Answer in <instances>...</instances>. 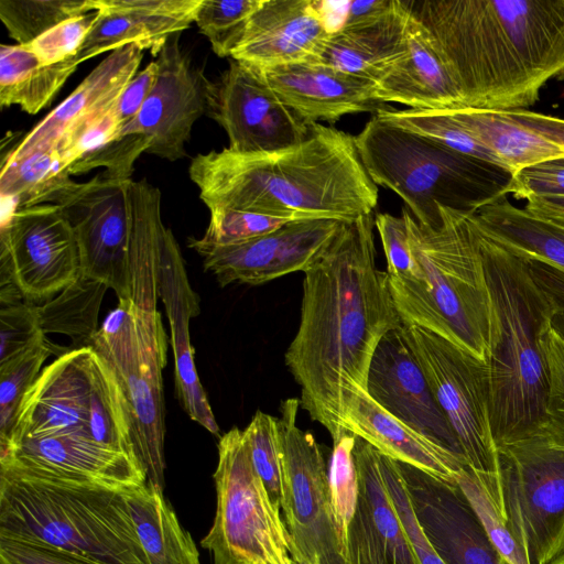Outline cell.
Segmentation results:
<instances>
[{
	"mask_svg": "<svg viewBox=\"0 0 564 564\" xmlns=\"http://www.w3.org/2000/svg\"><path fill=\"white\" fill-rule=\"evenodd\" d=\"M373 214L340 225L304 271L301 318L285 365L301 388V406L333 441L347 433L350 400L367 390L381 338L403 326L378 269Z\"/></svg>",
	"mask_w": 564,
	"mask_h": 564,
	"instance_id": "6da1fadb",
	"label": "cell"
},
{
	"mask_svg": "<svg viewBox=\"0 0 564 564\" xmlns=\"http://www.w3.org/2000/svg\"><path fill=\"white\" fill-rule=\"evenodd\" d=\"M429 33L462 108L528 110L564 77V0H402Z\"/></svg>",
	"mask_w": 564,
	"mask_h": 564,
	"instance_id": "7a4b0ae2",
	"label": "cell"
},
{
	"mask_svg": "<svg viewBox=\"0 0 564 564\" xmlns=\"http://www.w3.org/2000/svg\"><path fill=\"white\" fill-rule=\"evenodd\" d=\"M188 172L209 212L348 221L372 214L378 204V186L355 137L319 123L310 126L302 142L278 151L198 154Z\"/></svg>",
	"mask_w": 564,
	"mask_h": 564,
	"instance_id": "3957f363",
	"label": "cell"
},
{
	"mask_svg": "<svg viewBox=\"0 0 564 564\" xmlns=\"http://www.w3.org/2000/svg\"><path fill=\"white\" fill-rule=\"evenodd\" d=\"M474 218L490 306L486 366L498 449L541 432L549 378L540 338L551 305L529 261L494 238L475 213Z\"/></svg>",
	"mask_w": 564,
	"mask_h": 564,
	"instance_id": "277c9868",
	"label": "cell"
},
{
	"mask_svg": "<svg viewBox=\"0 0 564 564\" xmlns=\"http://www.w3.org/2000/svg\"><path fill=\"white\" fill-rule=\"evenodd\" d=\"M441 223H419L402 208L413 259L410 274L388 278L404 326L427 329L486 362L489 296L474 213L438 206Z\"/></svg>",
	"mask_w": 564,
	"mask_h": 564,
	"instance_id": "5b68a950",
	"label": "cell"
},
{
	"mask_svg": "<svg viewBox=\"0 0 564 564\" xmlns=\"http://www.w3.org/2000/svg\"><path fill=\"white\" fill-rule=\"evenodd\" d=\"M0 536L47 544L101 564H150L124 489L3 466Z\"/></svg>",
	"mask_w": 564,
	"mask_h": 564,
	"instance_id": "8992f818",
	"label": "cell"
},
{
	"mask_svg": "<svg viewBox=\"0 0 564 564\" xmlns=\"http://www.w3.org/2000/svg\"><path fill=\"white\" fill-rule=\"evenodd\" d=\"M369 177L394 192L421 224L441 223L438 206L475 213L508 195L505 169L458 153L373 116L355 137Z\"/></svg>",
	"mask_w": 564,
	"mask_h": 564,
	"instance_id": "52a82bcc",
	"label": "cell"
},
{
	"mask_svg": "<svg viewBox=\"0 0 564 564\" xmlns=\"http://www.w3.org/2000/svg\"><path fill=\"white\" fill-rule=\"evenodd\" d=\"M61 434L82 435L138 459L123 389L91 347L69 349L40 372L0 448Z\"/></svg>",
	"mask_w": 564,
	"mask_h": 564,
	"instance_id": "ba28073f",
	"label": "cell"
},
{
	"mask_svg": "<svg viewBox=\"0 0 564 564\" xmlns=\"http://www.w3.org/2000/svg\"><path fill=\"white\" fill-rule=\"evenodd\" d=\"M112 368L126 394L137 458L149 484L164 489L165 405L162 370L167 336L158 308L120 300L90 346Z\"/></svg>",
	"mask_w": 564,
	"mask_h": 564,
	"instance_id": "9c48e42d",
	"label": "cell"
},
{
	"mask_svg": "<svg viewBox=\"0 0 564 564\" xmlns=\"http://www.w3.org/2000/svg\"><path fill=\"white\" fill-rule=\"evenodd\" d=\"M214 523L200 541L213 564H294L284 520L251 458L245 431L232 427L218 443Z\"/></svg>",
	"mask_w": 564,
	"mask_h": 564,
	"instance_id": "30bf717a",
	"label": "cell"
},
{
	"mask_svg": "<svg viewBox=\"0 0 564 564\" xmlns=\"http://www.w3.org/2000/svg\"><path fill=\"white\" fill-rule=\"evenodd\" d=\"M501 503L530 564L557 557L564 534V452L531 438L498 448Z\"/></svg>",
	"mask_w": 564,
	"mask_h": 564,
	"instance_id": "8fae6325",
	"label": "cell"
},
{
	"mask_svg": "<svg viewBox=\"0 0 564 564\" xmlns=\"http://www.w3.org/2000/svg\"><path fill=\"white\" fill-rule=\"evenodd\" d=\"M300 399L281 402L283 517L294 564H345L330 509L328 475L314 435L296 424Z\"/></svg>",
	"mask_w": 564,
	"mask_h": 564,
	"instance_id": "7c38bea8",
	"label": "cell"
},
{
	"mask_svg": "<svg viewBox=\"0 0 564 564\" xmlns=\"http://www.w3.org/2000/svg\"><path fill=\"white\" fill-rule=\"evenodd\" d=\"M403 333L456 435L467 466L481 473H498L486 362L422 327L403 325Z\"/></svg>",
	"mask_w": 564,
	"mask_h": 564,
	"instance_id": "4fadbf2b",
	"label": "cell"
},
{
	"mask_svg": "<svg viewBox=\"0 0 564 564\" xmlns=\"http://www.w3.org/2000/svg\"><path fill=\"white\" fill-rule=\"evenodd\" d=\"M82 273L75 232L54 204L12 209L0 236V289L29 302L48 301Z\"/></svg>",
	"mask_w": 564,
	"mask_h": 564,
	"instance_id": "5bb4252c",
	"label": "cell"
},
{
	"mask_svg": "<svg viewBox=\"0 0 564 564\" xmlns=\"http://www.w3.org/2000/svg\"><path fill=\"white\" fill-rule=\"evenodd\" d=\"M129 180L105 171L84 183L74 181L54 204L61 207L75 232L80 274L104 282L115 291L118 301L131 299Z\"/></svg>",
	"mask_w": 564,
	"mask_h": 564,
	"instance_id": "9a60e30c",
	"label": "cell"
},
{
	"mask_svg": "<svg viewBox=\"0 0 564 564\" xmlns=\"http://www.w3.org/2000/svg\"><path fill=\"white\" fill-rule=\"evenodd\" d=\"M180 35L172 34L154 56L155 84L138 116L113 138L138 134L145 142V153L169 161L187 154L194 123L207 113L212 85L182 50Z\"/></svg>",
	"mask_w": 564,
	"mask_h": 564,
	"instance_id": "2e32d148",
	"label": "cell"
},
{
	"mask_svg": "<svg viewBox=\"0 0 564 564\" xmlns=\"http://www.w3.org/2000/svg\"><path fill=\"white\" fill-rule=\"evenodd\" d=\"M207 115L227 133L228 149L239 153L278 151L310 132L257 69L235 59L212 82Z\"/></svg>",
	"mask_w": 564,
	"mask_h": 564,
	"instance_id": "e0dca14e",
	"label": "cell"
},
{
	"mask_svg": "<svg viewBox=\"0 0 564 564\" xmlns=\"http://www.w3.org/2000/svg\"><path fill=\"white\" fill-rule=\"evenodd\" d=\"M335 219L290 221L260 237L232 245H204L189 238L188 247L203 258L220 286L259 285L289 273L304 272L336 234Z\"/></svg>",
	"mask_w": 564,
	"mask_h": 564,
	"instance_id": "ac0fdd59",
	"label": "cell"
},
{
	"mask_svg": "<svg viewBox=\"0 0 564 564\" xmlns=\"http://www.w3.org/2000/svg\"><path fill=\"white\" fill-rule=\"evenodd\" d=\"M366 392L397 420L466 463L430 381L405 339L403 326L388 332L378 344L368 369Z\"/></svg>",
	"mask_w": 564,
	"mask_h": 564,
	"instance_id": "d6986e66",
	"label": "cell"
},
{
	"mask_svg": "<svg viewBox=\"0 0 564 564\" xmlns=\"http://www.w3.org/2000/svg\"><path fill=\"white\" fill-rule=\"evenodd\" d=\"M398 465L416 520L445 564H506L457 482Z\"/></svg>",
	"mask_w": 564,
	"mask_h": 564,
	"instance_id": "ffe728a7",
	"label": "cell"
},
{
	"mask_svg": "<svg viewBox=\"0 0 564 564\" xmlns=\"http://www.w3.org/2000/svg\"><path fill=\"white\" fill-rule=\"evenodd\" d=\"M0 466L116 489L148 481L138 459L77 434L24 440L0 448Z\"/></svg>",
	"mask_w": 564,
	"mask_h": 564,
	"instance_id": "44dd1931",
	"label": "cell"
},
{
	"mask_svg": "<svg viewBox=\"0 0 564 564\" xmlns=\"http://www.w3.org/2000/svg\"><path fill=\"white\" fill-rule=\"evenodd\" d=\"M352 456L359 495L345 564H420L384 485L380 452L355 435Z\"/></svg>",
	"mask_w": 564,
	"mask_h": 564,
	"instance_id": "7402d4cb",
	"label": "cell"
},
{
	"mask_svg": "<svg viewBox=\"0 0 564 564\" xmlns=\"http://www.w3.org/2000/svg\"><path fill=\"white\" fill-rule=\"evenodd\" d=\"M142 57L143 50L137 45L109 53L6 158L17 159L37 150H56L66 139L106 115L137 74Z\"/></svg>",
	"mask_w": 564,
	"mask_h": 564,
	"instance_id": "603a6c76",
	"label": "cell"
},
{
	"mask_svg": "<svg viewBox=\"0 0 564 564\" xmlns=\"http://www.w3.org/2000/svg\"><path fill=\"white\" fill-rule=\"evenodd\" d=\"M257 69V68H254ZM275 95L307 126L334 123L346 115L387 108L376 84L344 72L308 63L257 69Z\"/></svg>",
	"mask_w": 564,
	"mask_h": 564,
	"instance_id": "cb8c5ba5",
	"label": "cell"
},
{
	"mask_svg": "<svg viewBox=\"0 0 564 564\" xmlns=\"http://www.w3.org/2000/svg\"><path fill=\"white\" fill-rule=\"evenodd\" d=\"M327 34L316 0H263L230 57L257 69L305 63Z\"/></svg>",
	"mask_w": 564,
	"mask_h": 564,
	"instance_id": "d4e9b609",
	"label": "cell"
},
{
	"mask_svg": "<svg viewBox=\"0 0 564 564\" xmlns=\"http://www.w3.org/2000/svg\"><path fill=\"white\" fill-rule=\"evenodd\" d=\"M159 286L171 329L177 399L192 420L218 435L219 426L197 376L189 340V319L199 313L198 297L189 284L184 259L171 229L164 241Z\"/></svg>",
	"mask_w": 564,
	"mask_h": 564,
	"instance_id": "484cf974",
	"label": "cell"
},
{
	"mask_svg": "<svg viewBox=\"0 0 564 564\" xmlns=\"http://www.w3.org/2000/svg\"><path fill=\"white\" fill-rule=\"evenodd\" d=\"M409 21L403 1L394 0L382 14L328 33L305 63L377 83L406 55Z\"/></svg>",
	"mask_w": 564,
	"mask_h": 564,
	"instance_id": "4316f807",
	"label": "cell"
},
{
	"mask_svg": "<svg viewBox=\"0 0 564 564\" xmlns=\"http://www.w3.org/2000/svg\"><path fill=\"white\" fill-rule=\"evenodd\" d=\"M344 425L347 432L364 438L383 455L451 482H456L458 473L467 466L452 452L389 414L367 392H359L350 400Z\"/></svg>",
	"mask_w": 564,
	"mask_h": 564,
	"instance_id": "83f0119b",
	"label": "cell"
},
{
	"mask_svg": "<svg viewBox=\"0 0 564 564\" xmlns=\"http://www.w3.org/2000/svg\"><path fill=\"white\" fill-rule=\"evenodd\" d=\"M375 84L376 96L383 104L399 102L410 109L432 111L462 108L458 91L431 36L411 15L406 55Z\"/></svg>",
	"mask_w": 564,
	"mask_h": 564,
	"instance_id": "f1b7e54d",
	"label": "cell"
},
{
	"mask_svg": "<svg viewBox=\"0 0 564 564\" xmlns=\"http://www.w3.org/2000/svg\"><path fill=\"white\" fill-rule=\"evenodd\" d=\"M129 263L131 301L156 308L160 297V270L167 228L162 219L161 192L147 180H129Z\"/></svg>",
	"mask_w": 564,
	"mask_h": 564,
	"instance_id": "f546056e",
	"label": "cell"
},
{
	"mask_svg": "<svg viewBox=\"0 0 564 564\" xmlns=\"http://www.w3.org/2000/svg\"><path fill=\"white\" fill-rule=\"evenodd\" d=\"M444 112L477 138L512 177L532 165L564 158V145L517 123L501 111L459 108Z\"/></svg>",
	"mask_w": 564,
	"mask_h": 564,
	"instance_id": "4dcf8cb0",
	"label": "cell"
},
{
	"mask_svg": "<svg viewBox=\"0 0 564 564\" xmlns=\"http://www.w3.org/2000/svg\"><path fill=\"white\" fill-rule=\"evenodd\" d=\"M124 495L150 564H200L194 540L162 490L147 481L124 489Z\"/></svg>",
	"mask_w": 564,
	"mask_h": 564,
	"instance_id": "1f68e13d",
	"label": "cell"
},
{
	"mask_svg": "<svg viewBox=\"0 0 564 564\" xmlns=\"http://www.w3.org/2000/svg\"><path fill=\"white\" fill-rule=\"evenodd\" d=\"M481 226L525 259L564 273V228L533 216L502 196L475 212Z\"/></svg>",
	"mask_w": 564,
	"mask_h": 564,
	"instance_id": "d6a6232c",
	"label": "cell"
},
{
	"mask_svg": "<svg viewBox=\"0 0 564 564\" xmlns=\"http://www.w3.org/2000/svg\"><path fill=\"white\" fill-rule=\"evenodd\" d=\"M82 63L77 57L44 65L25 45L0 46V104L35 115L48 106Z\"/></svg>",
	"mask_w": 564,
	"mask_h": 564,
	"instance_id": "836d02e7",
	"label": "cell"
},
{
	"mask_svg": "<svg viewBox=\"0 0 564 564\" xmlns=\"http://www.w3.org/2000/svg\"><path fill=\"white\" fill-rule=\"evenodd\" d=\"M69 169L56 150H37L17 159H3L0 194L14 203L15 208L55 204L69 186Z\"/></svg>",
	"mask_w": 564,
	"mask_h": 564,
	"instance_id": "e575fe53",
	"label": "cell"
},
{
	"mask_svg": "<svg viewBox=\"0 0 564 564\" xmlns=\"http://www.w3.org/2000/svg\"><path fill=\"white\" fill-rule=\"evenodd\" d=\"M108 289L104 282L80 274L58 295L36 305L42 332L70 337L69 349L89 347L99 329L98 314Z\"/></svg>",
	"mask_w": 564,
	"mask_h": 564,
	"instance_id": "d590c367",
	"label": "cell"
},
{
	"mask_svg": "<svg viewBox=\"0 0 564 564\" xmlns=\"http://www.w3.org/2000/svg\"><path fill=\"white\" fill-rule=\"evenodd\" d=\"M456 482L478 516L492 545L507 564H530L505 517L498 473H481L468 466Z\"/></svg>",
	"mask_w": 564,
	"mask_h": 564,
	"instance_id": "8d00e7d4",
	"label": "cell"
},
{
	"mask_svg": "<svg viewBox=\"0 0 564 564\" xmlns=\"http://www.w3.org/2000/svg\"><path fill=\"white\" fill-rule=\"evenodd\" d=\"M96 11L94 0H0V19L19 45L72 18Z\"/></svg>",
	"mask_w": 564,
	"mask_h": 564,
	"instance_id": "74e56055",
	"label": "cell"
},
{
	"mask_svg": "<svg viewBox=\"0 0 564 564\" xmlns=\"http://www.w3.org/2000/svg\"><path fill=\"white\" fill-rule=\"evenodd\" d=\"M375 116L382 121L430 138L458 153L500 166L491 152L447 112L387 107Z\"/></svg>",
	"mask_w": 564,
	"mask_h": 564,
	"instance_id": "f35d334b",
	"label": "cell"
},
{
	"mask_svg": "<svg viewBox=\"0 0 564 564\" xmlns=\"http://www.w3.org/2000/svg\"><path fill=\"white\" fill-rule=\"evenodd\" d=\"M64 348L46 340L0 365V444L10 437L20 404L42 365L51 354L61 356L69 350Z\"/></svg>",
	"mask_w": 564,
	"mask_h": 564,
	"instance_id": "ab89813d",
	"label": "cell"
},
{
	"mask_svg": "<svg viewBox=\"0 0 564 564\" xmlns=\"http://www.w3.org/2000/svg\"><path fill=\"white\" fill-rule=\"evenodd\" d=\"M329 460L328 492L330 509L345 560L347 533L357 507L359 484L352 449L355 435L347 432L333 441Z\"/></svg>",
	"mask_w": 564,
	"mask_h": 564,
	"instance_id": "60d3db41",
	"label": "cell"
},
{
	"mask_svg": "<svg viewBox=\"0 0 564 564\" xmlns=\"http://www.w3.org/2000/svg\"><path fill=\"white\" fill-rule=\"evenodd\" d=\"M132 18L151 37L155 52L175 33L195 22L202 0H105Z\"/></svg>",
	"mask_w": 564,
	"mask_h": 564,
	"instance_id": "b9f144b4",
	"label": "cell"
},
{
	"mask_svg": "<svg viewBox=\"0 0 564 564\" xmlns=\"http://www.w3.org/2000/svg\"><path fill=\"white\" fill-rule=\"evenodd\" d=\"M94 4L97 19L76 55L80 63L127 45H137L154 54L153 41L132 18L105 0H94Z\"/></svg>",
	"mask_w": 564,
	"mask_h": 564,
	"instance_id": "7bdbcfd3",
	"label": "cell"
},
{
	"mask_svg": "<svg viewBox=\"0 0 564 564\" xmlns=\"http://www.w3.org/2000/svg\"><path fill=\"white\" fill-rule=\"evenodd\" d=\"M263 0H202L195 23L208 39L214 53L230 57L249 18Z\"/></svg>",
	"mask_w": 564,
	"mask_h": 564,
	"instance_id": "ee69618b",
	"label": "cell"
},
{
	"mask_svg": "<svg viewBox=\"0 0 564 564\" xmlns=\"http://www.w3.org/2000/svg\"><path fill=\"white\" fill-rule=\"evenodd\" d=\"M250 445L253 466L272 502L283 503V462L278 419L260 410L243 430Z\"/></svg>",
	"mask_w": 564,
	"mask_h": 564,
	"instance_id": "f6af8a7d",
	"label": "cell"
},
{
	"mask_svg": "<svg viewBox=\"0 0 564 564\" xmlns=\"http://www.w3.org/2000/svg\"><path fill=\"white\" fill-rule=\"evenodd\" d=\"M540 343L547 366V393L541 432L538 437L550 447L564 452V340L550 322Z\"/></svg>",
	"mask_w": 564,
	"mask_h": 564,
	"instance_id": "bcb514c9",
	"label": "cell"
},
{
	"mask_svg": "<svg viewBox=\"0 0 564 564\" xmlns=\"http://www.w3.org/2000/svg\"><path fill=\"white\" fill-rule=\"evenodd\" d=\"M0 365L46 341L36 305L26 300L0 304Z\"/></svg>",
	"mask_w": 564,
	"mask_h": 564,
	"instance_id": "7dc6e473",
	"label": "cell"
},
{
	"mask_svg": "<svg viewBox=\"0 0 564 564\" xmlns=\"http://www.w3.org/2000/svg\"><path fill=\"white\" fill-rule=\"evenodd\" d=\"M204 236L197 239L204 245H232L269 234L293 221L281 217L237 210H210Z\"/></svg>",
	"mask_w": 564,
	"mask_h": 564,
	"instance_id": "c3c4849f",
	"label": "cell"
},
{
	"mask_svg": "<svg viewBox=\"0 0 564 564\" xmlns=\"http://www.w3.org/2000/svg\"><path fill=\"white\" fill-rule=\"evenodd\" d=\"M384 485L420 564H445L420 527L398 462L380 453Z\"/></svg>",
	"mask_w": 564,
	"mask_h": 564,
	"instance_id": "681fc988",
	"label": "cell"
},
{
	"mask_svg": "<svg viewBox=\"0 0 564 564\" xmlns=\"http://www.w3.org/2000/svg\"><path fill=\"white\" fill-rule=\"evenodd\" d=\"M97 19V11L66 20L28 46L44 65L75 57Z\"/></svg>",
	"mask_w": 564,
	"mask_h": 564,
	"instance_id": "f907efd6",
	"label": "cell"
},
{
	"mask_svg": "<svg viewBox=\"0 0 564 564\" xmlns=\"http://www.w3.org/2000/svg\"><path fill=\"white\" fill-rule=\"evenodd\" d=\"M375 226L386 254L388 278L410 274L413 269V259L404 217L378 213L375 215Z\"/></svg>",
	"mask_w": 564,
	"mask_h": 564,
	"instance_id": "816d5d0a",
	"label": "cell"
},
{
	"mask_svg": "<svg viewBox=\"0 0 564 564\" xmlns=\"http://www.w3.org/2000/svg\"><path fill=\"white\" fill-rule=\"evenodd\" d=\"M507 193L525 200L534 196H564V158L520 171L512 177Z\"/></svg>",
	"mask_w": 564,
	"mask_h": 564,
	"instance_id": "f5cc1de1",
	"label": "cell"
},
{
	"mask_svg": "<svg viewBox=\"0 0 564 564\" xmlns=\"http://www.w3.org/2000/svg\"><path fill=\"white\" fill-rule=\"evenodd\" d=\"M1 564H101L47 544L0 536Z\"/></svg>",
	"mask_w": 564,
	"mask_h": 564,
	"instance_id": "db71d44e",
	"label": "cell"
},
{
	"mask_svg": "<svg viewBox=\"0 0 564 564\" xmlns=\"http://www.w3.org/2000/svg\"><path fill=\"white\" fill-rule=\"evenodd\" d=\"M156 73V63L152 61L121 91L113 107L118 132L138 116L155 84Z\"/></svg>",
	"mask_w": 564,
	"mask_h": 564,
	"instance_id": "11a10c76",
	"label": "cell"
},
{
	"mask_svg": "<svg viewBox=\"0 0 564 564\" xmlns=\"http://www.w3.org/2000/svg\"><path fill=\"white\" fill-rule=\"evenodd\" d=\"M527 260L535 281L550 302V325L564 340V273L539 261Z\"/></svg>",
	"mask_w": 564,
	"mask_h": 564,
	"instance_id": "9f6ffc18",
	"label": "cell"
},
{
	"mask_svg": "<svg viewBox=\"0 0 564 564\" xmlns=\"http://www.w3.org/2000/svg\"><path fill=\"white\" fill-rule=\"evenodd\" d=\"M501 112L517 123L564 145V119L531 110Z\"/></svg>",
	"mask_w": 564,
	"mask_h": 564,
	"instance_id": "6f0895ef",
	"label": "cell"
},
{
	"mask_svg": "<svg viewBox=\"0 0 564 564\" xmlns=\"http://www.w3.org/2000/svg\"><path fill=\"white\" fill-rule=\"evenodd\" d=\"M535 217L564 228V196H534L523 207Z\"/></svg>",
	"mask_w": 564,
	"mask_h": 564,
	"instance_id": "680465c9",
	"label": "cell"
},
{
	"mask_svg": "<svg viewBox=\"0 0 564 564\" xmlns=\"http://www.w3.org/2000/svg\"><path fill=\"white\" fill-rule=\"evenodd\" d=\"M549 564H564V553H562L560 556L555 557Z\"/></svg>",
	"mask_w": 564,
	"mask_h": 564,
	"instance_id": "91938a15",
	"label": "cell"
},
{
	"mask_svg": "<svg viewBox=\"0 0 564 564\" xmlns=\"http://www.w3.org/2000/svg\"><path fill=\"white\" fill-rule=\"evenodd\" d=\"M562 553H564V534H563V538L561 540V543H560V546L557 550V556H560Z\"/></svg>",
	"mask_w": 564,
	"mask_h": 564,
	"instance_id": "94428289",
	"label": "cell"
},
{
	"mask_svg": "<svg viewBox=\"0 0 564 564\" xmlns=\"http://www.w3.org/2000/svg\"><path fill=\"white\" fill-rule=\"evenodd\" d=\"M507 564V563H506Z\"/></svg>",
	"mask_w": 564,
	"mask_h": 564,
	"instance_id": "6125c7cd",
	"label": "cell"
}]
</instances>
